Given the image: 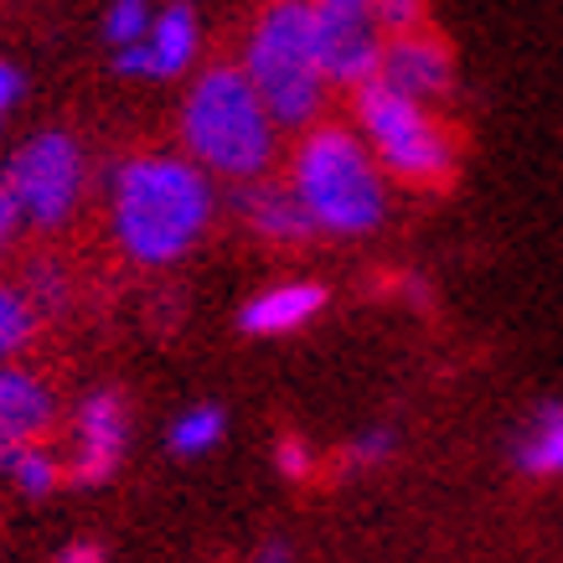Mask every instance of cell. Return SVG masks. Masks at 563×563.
Masks as SVG:
<instances>
[{
    "instance_id": "484cf974",
    "label": "cell",
    "mask_w": 563,
    "mask_h": 563,
    "mask_svg": "<svg viewBox=\"0 0 563 563\" xmlns=\"http://www.w3.org/2000/svg\"><path fill=\"white\" fill-rule=\"evenodd\" d=\"M254 563H295V548L285 543V538H264V543L254 548Z\"/></svg>"
},
{
    "instance_id": "277c9868",
    "label": "cell",
    "mask_w": 563,
    "mask_h": 563,
    "mask_svg": "<svg viewBox=\"0 0 563 563\" xmlns=\"http://www.w3.org/2000/svg\"><path fill=\"white\" fill-rule=\"evenodd\" d=\"M239 68L249 73L254 93L264 99L269 120L285 130H310L325 114L331 84L316 57V11L310 0H269L243 36Z\"/></svg>"
},
{
    "instance_id": "d4e9b609",
    "label": "cell",
    "mask_w": 563,
    "mask_h": 563,
    "mask_svg": "<svg viewBox=\"0 0 563 563\" xmlns=\"http://www.w3.org/2000/svg\"><path fill=\"white\" fill-rule=\"evenodd\" d=\"M21 228H26V222H21L16 202H11V197H5V191H0V254H5V249H11V239H16Z\"/></svg>"
},
{
    "instance_id": "9a60e30c",
    "label": "cell",
    "mask_w": 563,
    "mask_h": 563,
    "mask_svg": "<svg viewBox=\"0 0 563 563\" xmlns=\"http://www.w3.org/2000/svg\"><path fill=\"white\" fill-rule=\"evenodd\" d=\"M222 434H228V413L218 404H191L166 429V450H172L176 461H202V455H212L222 444Z\"/></svg>"
},
{
    "instance_id": "30bf717a",
    "label": "cell",
    "mask_w": 563,
    "mask_h": 563,
    "mask_svg": "<svg viewBox=\"0 0 563 563\" xmlns=\"http://www.w3.org/2000/svg\"><path fill=\"white\" fill-rule=\"evenodd\" d=\"M202 52V26L187 0H172L151 16V32L114 52V68L124 78H181Z\"/></svg>"
},
{
    "instance_id": "4fadbf2b",
    "label": "cell",
    "mask_w": 563,
    "mask_h": 563,
    "mask_svg": "<svg viewBox=\"0 0 563 563\" xmlns=\"http://www.w3.org/2000/svg\"><path fill=\"white\" fill-rule=\"evenodd\" d=\"M57 424V393L21 362H0V444L42 440Z\"/></svg>"
},
{
    "instance_id": "ac0fdd59",
    "label": "cell",
    "mask_w": 563,
    "mask_h": 563,
    "mask_svg": "<svg viewBox=\"0 0 563 563\" xmlns=\"http://www.w3.org/2000/svg\"><path fill=\"white\" fill-rule=\"evenodd\" d=\"M398 455V429L373 424L342 444V476H373Z\"/></svg>"
},
{
    "instance_id": "7a4b0ae2",
    "label": "cell",
    "mask_w": 563,
    "mask_h": 563,
    "mask_svg": "<svg viewBox=\"0 0 563 563\" xmlns=\"http://www.w3.org/2000/svg\"><path fill=\"white\" fill-rule=\"evenodd\" d=\"M290 191L316 239H373L388 222V176L352 124L316 120L290 151Z\"/></svg>"
},
{
    "instance_id": "7c38bea8",
    "label": "cell",
    "mask_w": 563,
    "mask_h": 563,
    "mask_svg": "<svg viewBox=\"0 0 563 563\" xmlns=\"http://www.w3.org/2000/svg\"><path fill=\"white\" fill-rule=\"evenodd\" d=\"M325 285L316 279H279L269 290H258L243 300L239 310V331L243 336H258V342H274V336H295L306 331L316 316L325 310Z\"/></svg>"
},
{
    "instance_id": "9c48e42d",
    "label": "cell",
    "mask_w": 563,
    "mask_h": 563,
    "mask_svg": "<svg viewBox=\"0 0 563 563\" xmlns=\"http://www.w3.org/2000/svg\"><path fill=\"white\" fill-rule=\"evenodd\" d=\"M124 444H130V409H124V398L114 388H93L78 404V419H73L68 476L78 486L114 481V471L124 465Z\"/></svg>"
},
{
    "instance_id": "8fae6325",
    "label": "cell",
    "mask_w": 563,
    "mask_h": 563,
    "mask_svg": "<svg viewBox=\"0 0 563 563\" xmlns=\"http://www.w3.org/2000/svg\"><path fill=\"white\" fill-rule=\"evenodd\" d=\"M233 207H239L243 228H249L254 239L274 243V249H300V243L316 239V228H310L306 207H300V197L290 191V181H269V176L239 181Z\"/></svg>"
},
{
    "instance_id": "5b68a950",
    "label": "cell",
    "mask_w": 563,
    "mask_h": 563,
    "mask_svg": "<svg viewBox=\"0 0 563 563\" xmlns=\"http://www.w3.org/2000/svg\"><path fill=\"white\" fill-rule=\"evenodd\" d=\"M352 130L367 140L388 181L413 191H444L461 176V135L429 109L388 84L352 88Z\"/></svg>"
},
{
    "instance_id": "d6986e66",
    "label": "cell",
    "mask_w": 563,
    "mask_h": 563,
    "mask_svg": "<svg viewBox=\"0 0 563 563\" xmlns=\"http://www.w3.org/2000/svg\"><path fill=\"white\" fill-rule=\"evenodd\" d=\"M151 16H155L151 0H109V11H103V42L114 52L130 47V42H140V36L151 32Z\"/></svg>"
},
{
    "instance_id": "ba28073f",
    "label": "cell",
    "mask_w": 563,
    "mask_h": 563,
    "mask_svg": "<svg viewBox=\"0 0 563 563\" xmlns=\"http://www.w3.org/2000/svg\"><path fill=\"white\" fill-rule=\"evenodd\" d=\"M377 84L398 88V93H409V99L429 103V109H440L461 93V63H455V47L444 42L440 32H398L388 36V47H383V63H377Z\"/></svg>"
},
{
    "instance_id": "5bb4252c",
    "label": "cell",
    "mask_w": 563,
    "mask_h": 563,
    "mask_svg": "<svg viewBox=\"0 0 563 563\" xmlns=\"http://www.w3.org/2000/svg\"><path fill=\"white\" fill-rule=\"evenodd\" d=\"M507 465L528 481L563 476V398H538L507 440Z\"/></svg>"
},
{
    "instance_id": "2e32d148",
    "label": "cell",
    "mask_w": 563,
    "mask_h": 563,
    "mask_svg": "<svg viewBox=\"0 0 563 563\" xmlns=\"http://www.w3.org/2000/svg\"><path fill=\"white\" fill-rule=\"evenodd\" d=\"M0 476L21 486L26 496H47L57 481H63V465L42 440H11L0 444Z\"/></svg>"
},
{
    "instance_id": "8992f818",
    "label": "cell",
    "mask_w": 563,
    "mask_h": 563,
    "mask_svg": "<svg viewBox=\"0 0 563 563\" xmlns=\"http://www.w3.org/2000/svg\"><path fill=\"white\" fill-rule=\"evenodd\" d=\"M0 191L16 202L26 228H63L78 212L88 191V155L68 130H42V135L21 140L5 172H0Z\"/></svg>"
},
{
    "instance_id": "e0dca14e",
    "label": "cell",
    "mask_w": 563,
    "mask_h": 563,
    "mask_svg": "<svg viewBox=\"0 0 563 563\" xmlns=\"http://www.w3.org/2000/svg\"><path fill=\"white\" fill-rule=\"evenodd\" d=\"M42 331V310L21 285H0V362H16Z\"/></svg>"
},
{
    "instance_id": "cb8c5ba5",
    "label": "cell",
    "mask_w": 563,
    "mask_h": 563,
    "mask_svg": "<svg viewBox=\"0 0 563 563\" xmlns=\"http://www.w3.org/2000/svg\"><path fill=\"white\" fill-rule=\"evenodd\" d=\"M109 553H103V543H93V538H73V543L57 548V559L52 563H103Z\"/></svg>"
},
{
    "instance_id": "52a82bcc",
    "label": "cell",
    "mask_w": 563,
    "mask_h": 563,
    "mask_svg": "<svg viewBox=\"0 0 563 563\" xmlns=\"http://www.w3.org/2000/svg\"><path fill=\"white\" fill-rule=\"evenodd\" d=\"M316 11V57L331 88H362L377 78L388 32L377 21L373 0H310Z\"/></svg>"
},
{
    "instance_id": "6da1fadb",
    "label": "cell",
    "mask_w": 563,
    "mask_h": 563,
    "mask_svg": "<svg viewBox=\"0 0 563 563\" xmlns=\"http://www.w3.org/2000/svg\"><path fill=\"white\" fill-rule=\"evenodd\" d=\"M218 212L212 176L176 151L130 155L109 176V233L140 269H172L207 239Z\"/></svg>"
},
{
    "instance_id": "603a6c76",
    "label": "cell",
    "mask_w": 563,
    "mask_h": 563,
    "mask_svg": "<svg viewBox=\"0 0 563 563\" xmlns=\"http://www.w3.org/2000/svg\"><path fill=\"white\" fill-rule=\"evenodd\" d=\"M16 103H21V68L0 57V130H5V120H11Z\"/></svg>"
},
{
    "instance_id": "ffe728a7",
    "label": "cell",
    "mask_w": 563,
    "mask_h": 563,
    "mask_svg": "<svg viewBox=\"0 0 563 563\" xmlns=\"http://www.w3.org/2000/svg\"><path fill=\"white\" fill-rule=\"evenodd\" d=\"M21 290L32 295V306L42 310V321H47L52 310L68 306V274L57 269V264H32V269H26V285H21Z\"/></svg>"
},
{
    "instance_id": "7402d4cb",
    "label": "cell",
    "mask_w": 563,
    "mask_h": 563,
    "mask_svg": "<svg viewBox=\"0 0 563 563\" xmlns=\"http://www.w3.org/2000/svg\"><path fill=\"white\" fill-rule=\"evenodd\" d=\"M377 21H383V32L398 36V32H419L429 21V0H373Z\"/></svg>"
},
{
    "instance_id": "3957f363",
    "label": "cell",
    "mask_w": 563,
    "mask_h": 563,
    "mask_svg": "<svg viewBox=\"0 0 563 563\" xmlns=\"http://www.w3.org/2000/svg\"><path fill=\"white\" fill-rule=\"evenodd\" d=\"M181 155H191L207 176L222 181H258L279 155V124L269 120L239 63H212L191 78L181 99Z\"/></svg>"
},
{
    "instance_id": "44dd1931",
    "label": "cell",
    "mask_w": 563,
    "mask_h": 563,
    "mask_svg": "<svg viewBox=\"0 0 563 563\" xmlns=\"http://www.w3.org/2000/svg\"><path fill=\"white\" fill-rule=\"evenodd\" d=\"M274 471L285 481H295V486H306L316 476V444L306 434H279L274 440Z\"/></svg>"
}]
</instances>
